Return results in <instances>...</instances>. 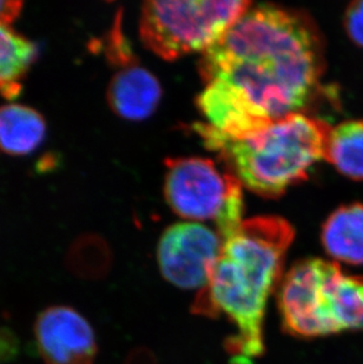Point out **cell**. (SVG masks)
Here are the masks:
<instances>
[{"instance_id":"2e32d148","label":"cell","mask_w":363,"mask_h":364,"mask_svg":"<svg viewBox=\"0 0 363 364\" xmlns=\"http://www.w3.org/2000/svg\"><path fill=\"white\" fill-rule=\"evenodd\" d=\"M18 353V341L9 329H0V363L10 361Z\"/></svg>"},{"instance_id":"9a60e30c","label":"cell","mask_w":363,"mask_h":364,"mask_svg":"<svg viewBox=\"0 0 363 364\" xmlns=\"http://www.w3.org/2000/svg\"><path fill=\"white\" fill-rule=\"evenodd\" d=\"M344 28L350 39L363 48V0L350 4L347 9Z\"/></svg>"},{"instance_id":"5bb4252c","label":"cell","mask_w":363,"mask_h":364,"mask_svg":"<svg viewBox=\"0 0 363 364\" xmlns=\"http://www.w3.org/2000/svg\"><path fill=\"white\" fill-rule=\"evenodd\" d=\"M70 272L79 279H103L111 267V252L105 242L95 236L80 237L70 247L66 257Z\"/></svg>"},{"instance_id":"4fadbf2b","label":"cell","mask_w":363,"mask_h":364,"mask_svg":"<svg viewBox=\"0 0 363 364\" xmlns=\"http://www.w3.org/2000/svg\"><path fill=\"white\" fill-rule=\"evenodd\" d=\"M35 45L17 35L5 23H0V92L14 96L18 80L35 59Z\"/></svg>"},{"instance_id":"8fae6325","label":"cell","mask_w":363,"mask_h":364,"mask_svg":"<svg viewBox=\"0 0 363 364\" xmlns=\"http://www.w3.org/2000/svg\"><path fill=\"white\" fill-rule=\"evenodd\" d=\"M46 124L41 114L21 104L0 107V151L30 155L44 141Z\"/></svg>"},{"instance_id":"30bf717a","label":"cell","mask_w":363,"mask_h":364,"mask_svg":"<svg viewBox=\"0 0 363 364\" xmlns=\"http://www.w3.org/2000/svg\"><path fill=\"white\" fill-rule=\"evenodd\" d=\"M321 240L327 254L336 261L363 265V204L335 210L323 224Z\"/></svg>"},{"instance_id":"5b68a950","label":"cell","mask_w":363,"mask_h":364,"mask_svg":"<svg viewBox=\"0 0 363 364\" xmlns=\"http://www.w3.org/2000/svg\"><path fill=\"white\" fill-rule=\"evenodd\" d=\"M165 200L189 222L213 220L223 241L243 222L242 184L231 172H222L211 159H167Z\"/></svg>"},{"instance_id":"7a4b0ae2","label":"cell","mask_w":363,"mask_h":364,"mask_svg":"<svg viewBox=\"0 0 363 364\" xmlns=\"http://www.w3.org/2000/svg\"><path fill=\"white\" fill-rule=\"evenodd\" d=\"M294 228L278 216L253 217L223 241L209 281L196 296L191 313L224 315L237 333L226 341L230 364H254L265 351L264 316L271 294L283 279Z\"/></svg>"},{"instance_id":"8992f818","label":"cell","mask_w":363,"mask_h":364,"mask_svg":"<svg viewBox=\"0 0 363 364\" xmlns=\"http://www.w3.org/2000/svg\"><path fill=\"white\" fill-rule=\"evenodd\" d=\"M217 230L197 222H181L165 229L157 245V263L165 281L184 290L203 289L222 251Z\"/></svg>"},{"instance_id":"52a82bcc","label":"cell","mask_w":363,"mask_h":364,"mask_svg":"<svg viewBox=\"0 0 363 364\" xmlns=\"http://www.w3.org/2000/svg\"><path fill=\"white\" fill-rule=\"evenodd\" d=\"M38 350L46 364H93L98 347L89 321L68 306L43 310L35 323Z\"/></svg>"},{"instance_id":"ac0fdd59","label":"cell","mask_w":363,"mask_h":364,"mask_svg":"<svg viewBox=\"0 0 363 364\" xmlns=\"http://www.w3.org/2000/svg\"><path fill=\"white\" fill-rule=\"evenodd\" d=\"M19 1H0V23L7 24L12 21L21 11Z\"/></svg>"},{"instance_id":"6da1fadb","label":"cell","mask_w":363,"mask_h":364,"mask_svg":"<svg viewBox=\"0 0 363 364\" xmlns=\"http://www.w3.org/2000/svg\"><path fill=\"white\" fill-rule=\"evenodd\" d=\"M206 84L197 105L208 125L229 137L302 114L323 75L322 41L300 11L258 5L203 52Z\"/></svg>"},{"instance_id":"277c9868","label":"cell","mask_w":363,"mask_h":364,"mask_svg":"<svg viewBox=\"0 0 363 364\" xmlns=\"http://www.w3.org/2000/svg\"><path fill=\"white\" fill-rule=\"evenodd\" d=\"M249 1H147L140 35L147 50L165 60L206 52L249 10Z\"/></svg>"},{"instance_id":"ba28073f","label":"cell","mask_w":363,"mask_h":364,"mask_svg":"<svg viewBox=\"0 0 363 364\" xmlns=\"http://www.w3.org/2000/svg\"><path fill=\"white\" fill-rule=\"evenodd\" d=\"M320 337L363 331V277L348 275L336 262H326L317 296Z\"/></svg>"},{"instance_id":"7c38bea8","label":"cell","mask_w":363,"mask_h":364,"mask_svg":"<svg viewBox=\"0 0 363 364\" xmlns=\"http://www.w3.org/2000/svg\"><path fill=\"white\" fill-rule=\"evenodd\" d=\"M325 159L348 178L363 181V121L332 127Z\"/></svg>"},{"instance_id":"9c48e42d","label":"cell","mask_w":363,"mask_h":364,"mask_svg":"<svg viewBox=\"0 0 363 364\" xmlns=\"http://www.w3.org/2000/svg\"><path fill=\"white\" fill-rule=\"evenodd\" d=\"M157 78L137 64H127L110 82L107 102L115 114L127 121H144L161 102Z\"/></svg>"},{"instance_id":"e0dca14e","label":"cell","mask_w":363,"mask_h":364,"mask_svg":"<svg viewBox=\"0 0 363 364\" xmlns=\"http://www.w3.org/2000/svg\"><path fill=\"white\" fill-rule=\"evenodd\" d=\"M124 364H158L156 355L147 348H135L127 354Z\"/></svg>"},{"instance_id":"3957f363","label":"cell","mask_w":363,"mask_h":364,"mask_svg":"<svg viewBox=\"0 0 363 364\" xmlns=\"http://www.w3.org/2000/svg\"><path fill=\"white\" fill-rule=\"evenodd\" d=\"M330 129L303 112L238 138L206 123L194 125L206 148L219 156L242 186L265 198L280 197L308 177L312 166L325 159Z\"/></svg>"}]
</instances>
